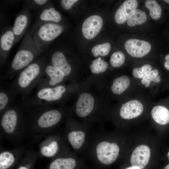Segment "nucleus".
<instances>
[{"label":"nucleus","instance_id":"obj_18","mask_svg":"<svg viewBox=\"0 0 169 169\" xmlns=\"http://www.w3.org/2000/svg\"><path fill=\"white\" fill-rule=\"evenodd\" d=\"M144 107L139 100H133L123 104L121 107L119 114L121 118L131 119L139 116L142 112Z\"/></svg>","mask_w":169,"mask_h":169},{"label":"nucleus","instance_id":"obj_7","mask_svg":"<svg viewBox=\"0 0 169 169\" xmlns=\"http://www.w3.org/2000/svg\"><path fill=\"white\" fill-rule=\"evenodd\" d=\"M51 105H37L40 111L34 116L33 123L38 128L46 129L54 127L62 121L64 112L61 109L51 108Z\"/></svg>","mask_w":169,"mask_h":169},{"label":"nucleus","instance_id":"obj_19","mask_svg":"<svg viewBox=\"0 0 169 169\" xmlns=\"http://www.w3.org/2000/svg\"><path fill=\"white\" fill-rule=\"evenodd\" d=\"M36 21L44 22L59 23L62 20V16L56 10L51 2L36 12Z\"/></svg>","mask_w":169,"mask_h":169},{"label":"nucleus","instance_id":"obj_35","mask_svg":"<svg viewBox=\"0 0 169 169\" xmlns=\"http://www.w3.org/2000/svg\"><path fill=\"white\" fill-rule=\"evenodd\" d=\"M164 66L165 68L169 70V61H166L164 63Z\"/></svg>","mask_w":169,"mask_h":169},{"label":"nucleus","instance_id":"obj_3","mask_svg":"<svg viewBox=\"0 0 169 169\" xmlns=\"http://www.w3.org/2000/svg\"><path fill=\"white\" fill-rule=\"evenodd\" d=\"M64 29L63 26L59 24L36 20L30 28L32 40L37 49L42 53Z\"/></svg>","mask_w":169,"mask_h":169},{"label":"nucleus","instance_id":"obj_10","mask_svg":"<svg viewBox=\"0 0 169 169\" xmlns=\"http://www.w3.org/2000/svg\"><path fill=\"white\" fill-rule=\"evenodd\" d=\"M66 145L65 141L59 136H54L42 143L40 151L46 157H57L70 151Z\"/></svg>","mask_w":169,"mask_h":169},{"label":"nucleus","instance_id":"obj_14","mask_svg":"<svg viewBox=\"0 0 169 169\" xmlns=\"http://www.w3.org/2000/svg\"><path fill=\"white\" fill-rule=\"evenodd\" d=\"M79 160L77 155L70 150L57 156L50 164L49 169H75Z\"/></svg>","mask_w":169,"mask_h":169},{"label":"nucleus","instance_id":"obj_16","mask_svg":"<svg viewBox=\"0 0 169 169\" xmlns=\"http://www.w3.org/2000/svg\"><path fill=\"white\" fill-rule=\"evenodd\" d=\"M102 18L98 15H93L86 18L83 22L82 33L85 38L91 39L95 37L100 30L103 25Z\"/></svg>","mask_w":169,"mask_h":169},{"label":"nucleus","instance_id":"obj_17","mask_svg":"<svg viewBox=\"0 0 169 169\" xmlns=\"http://www.w3.org/2000/svg\"><path fill=\"white\" fill-rule=\"evenodd\" d=\"M151 156L149 147L145 145L137 146L133 151L131 158L132 166L144 168L148 164Z\"/></svg>","mask_w":169,"mask_h":169},{"label":"nucleus","instance_id":"obj_27","mask_svg":"<svg viewBox=\"0 0 169 169\" xmlns=\"http://www.w3.org/2000/svg\"><path fill=\"white\" fill-rule=\"evenodd\" d=\"M108 67L107 62L99 57L92 61L90 68L93 73L98 74L105 71Z\"/></svg>","mask_w":169,"mask_h":169},{"label":"nucleus","instance_id":"obj_40","mask_svg":"<svg viewBox=\"0 0 169 169\" xmlns=\"http://www.w3.org/2000/svg\"></svg>","mask_w":169,"mask_h":169},{"label":"nucleus","instance_id":"obj_2","mask_svg":"<svg viewBox=\"0 0 169 169\" xmlns=\"http://www.w3.org/2000/svg\"><path fill=\"white\" fill-rule=\"evenodd\" d=\"M45 62V55L43 53L17 75L11 86L17 94H20L24 98L29 95L37 85Z\"/></svg>","mask_w":169,"mask_h":169},{"label":"nucleus","instance_id":"obj_11","mask_svg":"<svg viewBox=\"0 0 169 169\" xmlns=\"http://www.w3.org/2000/svg\"><path fill=\"white\" fill-rule=\"evenodd\" d=\"M31 19V11L23 4L21 10L17 14L13 27L15 37L14 44L20 41L25 35Z\"/></svg>","mask_w":169,"mask_h":169},{"label":"nucleus","instance_id":"obj_13","mask_svg":"<svg viewBox=\"0 0 169 169\" xmlns=\"http://www.w3.org/2000/svg\"><path fill=\"white\" fill-rule=\"evenodd\" d=\"M45 51L46 61L60 69L67 79H69L71 77L72 68L64 54L59 50Z\"/></svg>","mask_w":169,"mask_h":169},{"label":"nucleus","instance_id":"obj_31","mask_svg":"<svg viewBox=\"0 0 169 169\" xmlns=\"http://www.w3.org/2000/svg\"><path fill=\"white\" fill-rule=\"evenodd\" d=\"M125 59L124 54L121 51H116L113 53L110 59L111 65L115 68L121 67L124 64Z\"/></svg>","mask_w":169,"mask_h":169},{"label":"nucleus","instance_id":"obj_29","mask_svg":"<svg viewBox=\"0 0 169 169\" xmlns=\"http://www.w3.org/2000/svg\"><path fill=\"white\" fill-rule=\"evenodd\" d=\"M110 48V44L109 43H106L94 46L92 49L91 52L95 57L98 56V55L104 56L109 54Z\"/></svg>","mask_w":169,"mask_h":169},{"label":"nucleus","instance_id":"obj_26","mask_svg":"<svg viewBox=\"0 0 169 169\" xmlns=\"http://www.w3.org/2000/svg\"><path fill=\"white\" fill-rule=\"evenodd\" d=\"M146 7L149 10L151 18L154 20H158L161 17V8L159 4L155 0H147L145 2Z\"/></svg>","mask_w":169,"mask_h":169},{"label":"nucleus","instance_id":"obj_39","mask_svg":"<svg viewBox=\"0 0 169 169\" xmlns=\"http://www.w3.org/2000/svg\"><path fill=\"white\" fill-rule=\"evenodd\" d=\"M163 1L169 4V0H164Z\"/></svg>","mask_w":169,"mask_h":169},{"label":"nucleus","instance_id":"obj_23","mask_svg":"<svg viewBox=\"0 0 169 169\" xmlns=\"http://www.w3.org/2000/svg\"><path fill=\"white\" fill-rule=\"evenodd\" d=\"M130 84V80L126 75H124L115 78L111 87L112 92L114 94L120 95L124 92Z\"/></svg>","mask_w":169,"mask_h":169},{"label":"nucleus","instance_id":"obj_6","mask_svg":"<svg viewBox=\"0 0 169 169\" xmlns=\"http://www.w3.org/2000/svg\"><path fill=\"white\" fill-rule=\"evenodd\" d=\"M74 113L90 125L94 121L100 122L103 114L102 109L96 106L95 99L90 93L84 92L79 96L73 110Z\"/></svg>","mask_w":169,"mask_h":169},{"label":"nucleus","instance_id":"obj_33","mask_svg":"<svg viewBox=\"0 0 169 169\" xmlns=\"http://www.w3.org/2000/svg\"><path fill=\"white\" fill-rule=\"evenodd\" d=\"M77 0H62L61 1V4L63 8L66 10H69Z\"/></svg>","mask_w":169,"mask_h":169},{"label":"nucleus","instance_id":"obj_28","mask_svg":"<svg viewBox=\"0 0 169 169\" xmlns=\"http://www.w3.org/2000/svg\"><path fill=\"white\" fill-rule=\"evenodd\" d=\"M161 77L159 75L158 70L156 69H154L144 76L142 78L141 82L145 87H148L149 86L151 81L158 83L161 81Z\"/></svg>","mask_w":169,"mask_h":169},{"label":"nucleus","instance_id":"obj_15","mask_svg":"<svg viewBox=\"0 0 169 169\" xmlns=\"http://www.w3.org/2000/svg\"><path fill=\"white\" fill-rule=\"evenodd\" d=\"M125 49L131 56L141 58L147 54L151 50V46L148 42L136 39L127 40L125 44Z\"/></svg>","mask_w":169,"mask_h":169},{"label":"nucleus","instance_id":"obj_20","mask_svg":"<svg viewBox=\"0 0 169 169\" xmlns=\"http://www.w3.org/2000/svg\"><path fill=\"white\" fill-rule=\"evenodd\" d=\"M138 6L136 0H127L120 6L115 15V19L118 24L125 23L130 17Z\"/></svg>","mask_w":169,"mask_h":169},{"label":"nucleus","instance_id":"obj_25","mask_svg":"<svg viewBox=\"0 0 169 169\" xmlns=\"http://www.w3.org/2000/svg\"><path fill=\"white\" fill-rule=\"evenodd\" d=\"M147 19L146 13L139 9L135 10L128 18L127 25L133 27L137 25H141L145 23Z\"/></svg>","mask_w":169,"mask_h":169},{"label":"nucleus","instance_id":"obj_4","mask_svg":"<svg viewBox=\"0 0 169 169\" xmlns=\"http://www.w3.org/2000/svg\"><path fill=\"white\" fill-rule=\"evenodd\" d=\"M91 130L90 125L79 122L71 118L68 119L65 139L76 154L86 148L92 134Z\"/></svg>","mask_w":169,"mask_h":169},{"label":"nucleus","instance_id":"obj_30","mask_svg":"<svg viewBox=\"0 0 169 169\" xmlns=\"http://www.w3.org/2000/svg\"><path fill=\"white\" fill-rule=\"evenodd\" d=\"M51 2L49 0H30L24 1L26 5L31 11L37 12Z\"/></svg>","mask_w":169,"mask_h":169},{"label":"nucleus","instance_id":"obj_5","mask_svg":"<svg viewBox=\"0 0 169 169\" xmlns=\"http://www.w3.org/2000/svg\"><path fill=\"white\" fill-rule=\"evenodd\" d=\"M70 87L63 84L38 89L35 95L25 104L28 106L52 105L61 102L69 97Z\"/></svg>","mask_w":169,"mask_h":169},{"label":"nucleus","instance_id":"obj_36","mask_svg":"<svg viewBox=\"0 0 169 169\" xmlns=\"http://www.w3.org/2000/svg\"><path fill=\"white\" fill-rule=\"evenodd\" d=\"M125 169H140L137 167L131 166L128 167L126 168Z\"/></svg>","mask_w":169,"mask_h":169},{"label":"nucleus","instance_id":"obj_21","mask_svg":"<svg viewBox=\"0 0 169 169\" xmlns=\"http://www.w3.org/2000/svg\"><path fill=\"white\" fill-rule=\"evenodd\" d=\"M17 94L11 87H1L0 90V111L1 114L11 105Z\"/></svg>","mask_w":169,"mask_h":169},{"label":"nucleus","instance_id":"obj_9","mask_svg":"<svg viewBox=\"0 0 169 169\" xmlns=\"http://www.w3.org/2000/svg\"><path fill=\"white\" fill-rule=\"evenodd\" d=\"M67 79L60 69L46 61L42 74L37 84V89L62 84Z\"/></svg>","mask_w":169,"mask_h":169},{"label":"nucleus","instance_id":"obj_1","mask_svg":"<svg viewBox=\"0 0 169 169\" xmlns=\"http://www.w3.org/2000/svg\"><path fill=\"white\" fill-rule=\"evenodd\" d=\"M42 54L35 45L31 37L29 28L24 35L17 53L10 64L5 77L11 78L17 75Z\"/></svg>","mask_w":169,"mask_h":169},{"label":"nucleus","instance_id":"obj_8","mask_svg":"<svg viewBox=\"0 0 169 169\" xmlns=\"http://www.w3.org/2000/svg\"><path fill=\"white\" fill-rule=\"evenodd\" d=\"M22 110L20 105L11 104L1 114V127L6 134H13L21 123L25 121Z\"/></svg>","mask_w":169,"mask_h":169},{"label":"nucleus","instance_id":"obj_22","mask_svg":"<svg viewBox=\"0 0 169 169\" xmlns=\"http://www.w3.org/2000/svg\"><path fill=\"white\" fill-rule=\"evenodd\" d=\"M152 118L157 123L164 125L169 123V110L161 105L154 106L152 109Z\"/></svg>","mask_w":169,"mask_h":169},{"label":"nucleus","instance_id":"obj_12","mask_svg":"<svg viewBox=\"0 0 169 169\" xmlns=\"http://www.w3.org/2000/svg\"><path fill=\"white\" fill-rule=\"evenodd\" d=\"M15 37L12 26H7L3 29L0 37V64L1 68L5 64L9 53L14 45Z\"/></svg>","mask_w":169,"mask_h":169},{"label":"nucleus","instance_id":"obj_34","mask_svg":"<svg viewBox=\"0 0 169 169\" xmlns=\"http://www.w3.org/2000/svg\"><path fill=\"white\" fill-rule=\"evenodd\" d=\"M17 169H29V167L27 165H22Z\"/></svg>","mask_w":169,"mask_h":169},{"label":"nucleus","instance_id":"obj_32","mask_svg":"<svg viewBox=\"0 0 169 169\" xmlns=\"http://www.w3.org/2000/svg\"><path fill=\"white\" fill-rule=\"evenodd\" d=\"M151 70V66L149 64H146L140 68H134L132 70V74L136 78L142 79Z\"/></svg>","mask_w":169,"mask_h":169},{"label":"nucleus","instance_id":"obj_24","mask_svg":"<svg viewBox=\"0 0 169 169\" xmlns=\"http://www.w3.org/2000/svg\"><path fill=\"white\" fill-rule=\"evenodd\" d=\"M18 155L16 151H3L0 153V169H8L14 164Z\"/></svg>","mask_w":169,"mask_h":169},{"label":"nucleus","instance_id":"obj_37","mask_svg":"<svg viewBox=\"0 0 169 169\" xmlns=\"http://www.w3.org/2000/svg\"><path fill=\"white\" fill-rule=\"evenodd\" d=\"M165 59L166 61H169V54L166 55L165 56Z\"/></svg>","mask_w":169,"mask_h":169},{"label":"nucleus","instance_id":"obj_38","mask_svg":"<svg viewBox=\"0 0 169 169\" xmlns=\"http://www.w3.org/2000/svg\"><path fill=\"white\" fill-rule=\"evenodd\" d=\"M164 169H169V164L165 167Z\"/></svg>","mask_w":169,"mask_h":169}]
</instances>
